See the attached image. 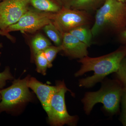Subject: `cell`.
Segmentation results:
<instances>
[{"label": "cell", "instance_id": "cell-1", "mask_svg": "<svg viewBox=\"0 0 126 126\" xmlns=\"http://www.w3.org/2000/svg\"><path fill=\"white\" fill-rule=\"evenodd\" d=\"M126 56V47H125L100 57L91 58L87 56L79 59V62L81 63V67L75 74V77L82 76L87 72L92 71L94 74L91 77L81 79L79 86L91 87L101 82L108 75L116 72Z\"/></svg>", "mask_w": 126, "mask_h": 126}, {"label": "cell", "instance_id": "cell-2", "mask_svg": "<svg viewBox=\"0 0 126 126\" xmlns=\"http://www.w3.org/2000/svg\"><path fill=\"white\" fill-rule=\"evenodd\" d=\"M96 11L91 28L93 37L108 28L119 29L125 25L126 5L118 0H107Z\"/></svg>", "mask_w": 126, "mask_h": 126}, {"label": "cell", "instance_id": "cell-3", "mask_svg": "<svg viewBox=\"0 0 126 126\" xmlns=\"http://www.w3.org/2000/svg\"><path fill=\"white\" fill-rule=\"evenodd\" d=\"M123 90L121 83L111 81L104 84L98 91L86 93L82 99L85 112L89 114L94 105L100 103L108 112L116 113L119 109Z\"/></svg>", "mask_w": 126, "mask_h": 126}, {"label": "cell", "instance_id": "cell-4", "mask_svg": "<svg viewBox=\"0 0 126 126\" xmlns=\"http://www.w3.org/2000/svg\"><path fill=\"white\" fill-rule=\"evenodd\" d=\"M56 87L47 113L50 123L53 126H74L77 121V117L69 115L65 106V94L68 89L63 82L59 83Z\"/></svg>", "mask_w": 126, "mask_h": 126}, {"label": "cell", "instance_id": "cell-5", "mask_svg": "<svg viewBox=\"0 0 126 126\" xmlns=\"http://www.w3.org/2000/svg\"><path fill=\"white\" fill-rule=\"evenodd\" d=\"M29 79H15L11 86L0 90V113L11 111L19 104L30 101L31 94L27 86Z\"/></svg>", "mask_w": 126, "mask_h": 126}, {"label": "cell", "instance_id": "cell-6", "mask_svg": "<svg viewBox=\"0 0 126 126\" xmlns=\"http://www.w3.org/2000/svg\"><path fill=\"white\" fill-rule=\"evenodd\" d=\"M92 20L87 12L62 7L59 11L54 13L53 22L62 34L78 26L88 25Z\"/></svg>", "mask_w": 126, "mask_h": 126}, {"label": "cell", "instance_id": "cell-7", "mask_svg": "<svg viewBox=\"0 0 126 126\" xmlns=\"http://www.w3.org/2000/svg\"><path fill=\"white\" fill-rule=\"evenodd\" d=\"M53 14L29 9L18 22L7 27L5 32L7 33L16 31L35 32L52 22Z\"/></svg>", "mask_w": 126, "mask_h": 126}, {"label": "cell", "instance_id": "cell-8", "mask_svg": "<svg viewBox=\"0 0 126 126\" xmlns=\"http://www.w3.org/2000/svg\"><path fill=\"white\" fill-rule=\"evenodd\" d=\"M30 0H2L0 1V30L18 22L29 9Z\"/></svg>", "mask_w": 126, "mask_h": 126}, {"label": "cell", "instance_id": "cell-9", "mask_svg": "<svg viewBox=\"0 0 126 126\" xmlns=\"http://www.w3.org/2000/svg\"><path fill=\"white\" fill-rule=\"evenodd\" d=\"M62 36V51L66 55L72 58L79 59L88 56L89 47L87 45L69 32L63 33Z\"/></svg>", "mask_w": 126, "mask_h": 126}, {"label": "cell", "instance_id": "cell-10", "mask_svg": "<svg viewBox=\"0 0 126 126\" xmlns=\"http://www.w3.org/2000/svg\"><path fill=\"white\" fill-rule=\"evenodd\" d=\"M27 86L35 93L47 114L49 111L51 99L56 90V86L44 84L33 78L29 79Z\"/></svg>", "mask_w": 126, "mask_h": 126}, {"label": "cell", "instance_id": "cell-11", "mask_svg": "<svg viewBox=\"0 0 126 126\" xmlns=\"http://www.w3.org/2000/svg\"><path fill=\"white\" fill-rule=\"evenodd\" d=\"M107 0H71L70 8L89 11H96Z\"/></svg>", "mask_w": 126, "mask_h": 126}, {"label": "cell", "instance_id": "cell-12", "mask_svg": "<svg viewBox=\"0 0 126 126\" xmlns=\"http://www.w3.org/2000/svg\"><path fill=\"white\" fill-rule=\"evenodd\" d=\"M30 1L36 10L44 12L56 13L63 7L57 0H30Z\"/></svg>", "mask_w": 126, "mask_h": 126}, {"label": "cell", "instance_id": "cell-13", "mask_svg": "<svg viewBox=\"0 0 126 126\" xmlns=\"http://www.w3.org/2000/svg\"><path fill=\"white\" fill-rule=\"evenodd\" d=\"M87 25H84L78 26L68 32L89 47L93 37L91 29Z\"/></svg>", "mask_w": 126, "mask_h": 126}, {"label": "cell", "instance_id": "cell-14", "mask_svg": "<svg viewBox=\"0 0 126 126\" xmlns=\"http://www.w3.org/2000/svg\"><path fill=\"white\" fill-rule=\"evenodd\" d=\"M43 29L47 36L56 46L61 45L63 38L62 34L53 21L46 25Z\"/></svg>", "mask_w": 126, "mask_h": 126}, {"label": "cell", "instance_id": "cell-15", "mask_svg": "<svg viewBox=\"0 0 126 126\" xmlns=\"http://www.w3.org/2000/svg\"><path fill=\"white\" fill-rule=\"evenodd\" d=\"M32 46L34 54L39 52L44 51L52 44L49 40L40 34L36 35L32 41Z\"/></svg>", "mask_w": 126, "mask_h": 126}, {"label": "cell", "instance_id": "cell-16", "mask_svg": "<svg viewBox=\"0 0 126 126\" xmlns=\"http://www.w3.org/2000/svg\"><path fill=\"white\" fill-rule=\"evenodd\" d=\"M35 56L37 72L45 75L47 68L50 67L44 51L36 53Z\"/></svg>", "mask_w": 126, "mask_h": 126}, {"label": "cell", "instance_id": "cell-17", "mask_svg": "<svg viewBox=\"0 0 126 126\" xmlns=\"http://www.w3.org/2000/svg\"><path fill=\"white\" fill-rule=\"evenodd\" d=\"M63 48L61 46H52V45L47 48L44 52L47 58L50 68L52 66V62L59 52L62 51Z\"/></svg>", "mask_w": 126, "mask_h": 126}, {"label": "cell", "instance_id": "cell-18", "mask_svg": "<svg viewBox=\"0 0 126 126\" xmlns=\"http://www.w3.org/2000/svg\"><path fill=\"white\" fill-rule=\"evenodd\" d=\"M116 73L123 89L126 90V56L122 61Z\"/></svg>", "mask_w": 126, "mask_h": 126}, {"label": "cell", "instance_id": "cell-19", "mask_svg": "<svg viewBox=\"0 0 126 126\" xmlns=\"http://www.w3.org/2000/svg\"><path fill=\"white\" fill-rule=\"evenodd\" d=\"M14 79L9 67L5 68L3 72L0 73V90L3 89L5 86L6 81Z\"/></svg>", "mask_w": 126, "mask_h": 126}, {"label": "cell", "instance_id": "cell-20", "mask_svg": "<svg viewBox=\"0 0 126 126\" xmlns=\"http://www.w3.org/2000/svg\"><path fill=\"white\" fill-rule=\"evenodd\" d=\"M122 112L121 120L123 126H126V90L123 89L121 99Z\"/></svg>", "mask_w": 126, "mask_h": 126}, {"label": "cell", "instance_id": "cell-21", "mask_svg": "<svg viewBox=\"0 0 126 126\" xmlns=\"http://www.w3.org/2000/svg\"><path fill=\"white\" fill-rule=\"evenodd\" d=\"M63 7L70 8V4L71 0H58Z\"/></svg>", "mask_w": 126, "mask_h": 126}, {"label": "cell", "instance_id": "cell-22", "mask_svg": "<svg viewBox=\"0 0 126 126\" xmlns=\"http://www.w3.org/2000/svg\"><path fill=\"white\" fill-rule=\"evenodd\" d=\"M0 35H5L10 39L13 40V38L11 35H10L9 33H6L4 31H2L1 30H0Z\"/></svg>", "mask_w": 126, "mask_h": 126}, {"label": "cell", "instance_id": "cell-23", "mask_svg": "<svg viewBox=\"0 0 126 126\" xmlns=\"http://www.w3.org/2000/svg\"><path fill=\"white\" fill-rule=\"evenodd\" d=\"M121 35L122 37L126 40V29L124 30V31H123L122 32Z\"/></svg>", "mask_w": 126, "mask_h": 126}, {"label": "cell", "instance_id": "cell-24", "mask_svg": "<svg viewBox=\"0 0 126 126\" xmlns=\"http://www.w3.org/2000/svg\"><path fill=\"white\" fill-rule=\"evenodd\" d=\"M119 1H121V2H123V3H125L126 2V0H118Z\"/></svg>", "mask_w": 126, "mask_h": 126}, {"label": "cell", "instance_id": "cell-25", "mask_svg": "<svg viewBox=\"0 0 126 126\" xmlns=\"http://www.w3.org/2000/svg\"><path fill=\"white\" fill-rule=\"evenodd\" d=\"M1 94H0V101H1Z\"/></svg>", "mask_w": 126, "mask_h": 126}, {"label": "cell", "instance_id": "cell-26", "mask_svg": "<svg viewBox=\"0 0 126 126\" xmlns=\"http://www.w3.org/2000/svg\"><path fill=\"white\" fill-rule=\"evenodd\" d=\"M1 0H0V1H1Z\"/></svg>", "mask_w": 126, "mask_h": 126}, {"label": "cell", "instance_id": "cell-27", "mask_svg": "<svg viewBox=\"0 0 126 126\" xmlns=\"http://www.w3.org/2000/svg\"></svg>", "mask_w": 126, "mask_h": 126}]
</instances>
